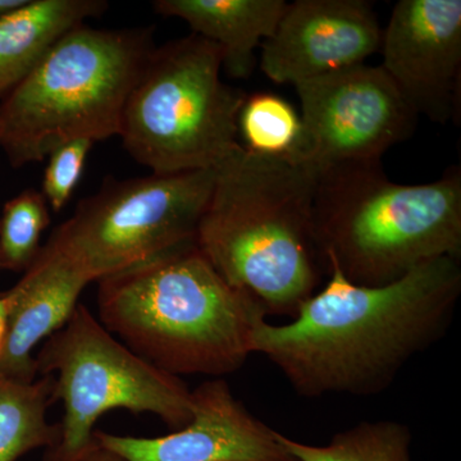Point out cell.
<instances>
[{
	"instance_id": "cell-23",
	"label": "cell",
	"mask_w": 461,
	"mask_h": 461,
	"mask_svg": "<svg viewBox=\"0 0 461 461\" xmlns=\"http://www.w3.org/2000/svg\"><path fill=\"white\" fill-rule=\"evenodd\" d=\"M3 332V311H2V302H0V339H2Z\"/></svg>"
},
{
	"instance_id": "cell-22",
	"label": "cell",
	"mask_w": 461,
	"mask_h": 461,
	"mask_svg": "<svg viewBox=\"0 0 461 461\" xmlns=\"http://www.w3.org/2000/svg\"><path fill=\"white\" fill-rule=\"evenodd\" d=\"M27 0H0V20L14 14L18 8L25 5Z\"/></svg>"
},
{
	"instance_id": "cell-2",
	"label": "cell",
	"mask_w": 461,
	"mask_h": 461,
	"mask_svg": "<svg viewBox=\"0 0 461 461\" xmlns=\"http://www.w3.org/2000/svg\"><path fill=\"white\" fill-rule=\"evenodd\" d=\"M317 173L240 147L215 168L196 247L268 315H294L320 285L312 212Z\"/></svg>"
},
{
	"instance_id": "cell-10",
	"label": "cell",
	"mask_w": 461,
	"mask_h": 461,
	"mask_svg": "<svg viewBox=\"0 0 461 461\" xmlns=\"http://www.w3.org/2000/svg\"><path fill=\"white\" fill-rule=\"evenodd\" d=\"M381 67L409 107L437 123L460 108V0H402L382 33Z\"/></svg>"
},
{
	"instance_id": "cell-9",
	"label": "cell",
	"mask_w": 461,
	"mask_h": 461,
	"mask_svg": "<svg viewBox=\"0 0 461 461\" xmlns=\"http://www.w3.org/2000/svg\"><path fill=\"white\" fill-rule=\"evenodd\" d=\"M295 87L300 132L286 157L317 175L342 163L381 160L414 132L418 115L381 66L348 67Z\"/></svg>"
},
{
	"instance_id": "cell-7",
	"label": "cell",
	"mask_w": 461,
	"mask_h": 461,
	"mask_svg": "<svg viewBox=\"0 0 461 461\" xmlns=\"http://www.w3.org/2000/svg\"><path fill=\"white\" fill-rule=\"evenodd\" d=\"M38 375L54 378L53 402H63L60 439L42 461H85L96 446L94 426L104 412H151L180 429L193 412L180 377L142 359L95 320L83 304L35 357Z\"/></svg>"
},
{
	"instance_id": "cell-4",
	"label": "cell",
	"mask_w": 461,
	"mask_h": 461,
	"mask_svg": "<svg viewBox=\"0 0 461 461\" xmlns=\"http://www.w3.org/2000/svg\"><path fill=\"white\" fill-rule=\"evenodd\" d=\"M312 224L321 266L384 286L436 258L461 257V171L426 185L390 181L381 160L317 175Z\"/></svg>"
},
{
	"instance_id": "cell-17",
	"label": "cell",
	"mask_w": 461,
	"mask_h": 461,
	"mask_svg": "<svg viewBox=\"0 0 461 461\" xmlns=\"http://www.w3.org/2000/svg\"><path fill=\"white\" fill-rule=\"evenodd\" d=\"M278 438L297 461H411V430L396 420L360 421L321 446Z\"/></svg>"
},
{
	"instance_id": "cell-16",
	"label": "cell",
	"mask_w": 461,
	"mask_h": 461,
	"mask_svg": "<svg viewBox=\"0 0 461 461\" xmlns=\"http://www.w3.org/2000/svg\"><path fill=\"white\" fill-rule=\"evenodd\" d=\"M53 386L51 375L32 382L0 377V461H17L30 451L56 447L59 423L47 420Z\"/></svg>"
},
{
	"instance_id": "cell-13",
	"label": "cell",
	"mask_w": 461,
	"mask_h": 461,
	"mask_svg": "<svg viewBox=\"0 0 461 461\" xmlns=\"http://www.w3.org/2000/svg\"><path fill=\"white\" fill-rule=\"evenodd\" d=\"M89 284L56 249L41 248L16 286L0 295V377L35 381L33 348L65 326Z\"/></svg>"
},
{
	"instance_id": "cell-19",
	"label": "cell",
	"mask_w": 461,
	"mask_h": 461,
	"mask_svg": "<svg viewBox=\"0 0 461 461\" xmlns=\"http://www.w3.org/2000/svg\"><path fill=\"white\" fill-rule=\"evenodd\" d=\"M238 126L248 150L264 156H288L299 136L300 117L281 96L257 93L245 99Z\"/></svg>"
},
{
	"instance_id": "cell-20",
	"label": "cell",
	"mask_w": 461,
	"mask_h": 461,
	"mask_svg": "<svg viewBox=\"0 0 461 461\" xmlns=\"http://www.w3.org/2000/svg\"><path fill=\"white\" fill-rule=\"evenodd\" d=\"M93 144L89 140L66 142L48 157L41 194L51 211L58 213L68 204L81 180Z\"/></svg>"
},
{
	"instance_id": "cell-3",
	"label": "cell",
	"mask_w": 461,
	"mask_h": 461,
	"mask_svg": "<svg viewBox=\"0 0 461 461\" xmlns=\"http://www.w3.org/2000/svg\"><path fill=\"white\" fill-rule=\"evenodd\" d=\"M99 321L160 371L221 378L251 351L262 306L242 293L194 244L103 278Z\"/></svg>"
},
{
	"instance_id": "cell-8",
	"label": "cell",
	"mask_w": 461,
	"mask_h": 461,
	"mask_svg": "<svg viewBox=\"0 0 461 461\" xmlns=\"http://www.w3.org/2000/svg\"><path fill=\"white\" fill-rule=\"evenodd\" d=\"M215 169L105 178L47 244L87 281H100L196 241Z\"/></svg>"
},
{
	"instance_id": "cell-11",
	"label": "cell",
	"mask_w": 461,
	"mask_h": 461,
	"mask_svg": "<svg viewBox=\"0 0 461 461\" xmlns=\"http://www.w3.org/2000/svg\"><path fill=\"white\" fill-rule=\"evenodd\" d=\"M193 412L186 426L154 438L95 430L100 447L123 461H297L278 432L254 417L222 378L191 391Z\"/></svg>"
},
{
	"instance_id": "cell-18",
	"label": "cell",
	"mask_w": 461,
	"mask_h": 461,
	"mask_svg": "<svg viewBox=\"0 0 461 461\" xmlns=\"http://www.w3.org/2000/svg\"><path fill=\"white\" fill-rule=\"evenodd\" d=\"M50 208L41 191L26 189L8 200L0 217V269L23 272L41 250L42 232L50 224Z\"/></svg>"
},
{
	"instance_id": "cell-14",
	"label": "cell",
	"mask_w": 461,
	"mask_h": 461,
	"mask_svg": "<svg viewBox=\"0 0 461 461\" xmlns=\"http://www.w3.org/2000/svg\"><path fill=\"white\" fill-rule=\"evenodd\" d=\"M163 17L185 21L193 33L223 51V67L233 78H248L257 65L256 50L271 38L287 7L285 0H157Z\"/></svg>"
},
{
	"instance_id": "cell-1",
	"label": "cell",
	"mask_w": 461,
	"mask_h": 461,
	"mask_svg": "<svg viewBox=\"0 0 461 461\" xmlns=\"http://www.w3.org/2000/svg\"><path fill=\"white\" fill-rule=\"evenodd\" d=\"M293 321L263 320L253 354L275 364L303 397L375 396L412 357L444 338L461 295V266L442 257L384 286H362L336 268Z\"/></svg>"
},
{
	"instance_id": "cell-21",
	"label": "cell",
	"mask_w": 461,
	"mask_h": 461,
	"mask_svg": "<svg viewBox=\"0 0 461 461\" xmlns=\"http://www.w3.org/2000/svg\"><path fill=\"white\" fill-rule=\"evenodd\" d=\"M85 461H123L117 455L111 453V451L105 450V448L100 447L98 444H96L94 450L91 451L89 456L86 457Z\"/></svg>"
},
{
	"instance_id": "cell-12",
	"label": "cell",
	"mask_w": 461,
	"mask_h": 461,
	"mask_svg": "<svg viewBox=\"0 0 461 461\" xmlns=\"http://www.w3.org/2000/svg\"><path fill=\"white\" fill-rule=\"evenodd\" d=\"M381 39L377 14L366 0H296L262 42L260 69L273 83L295 86L362 65Z\"/></svg>"
},
{
	"instance_id": "cell-5",
	"label": "cell",
	"mask_w": 461,
	"mask_h": 461,
	"mask_svg": "<svg viewBox=\"0 0 461 461\" xmlns=\"http://www.w3.org/2000/svg\"><path fill=\"white\" fill-rule=\"evenodd\" d=\"M153 27L66 33L0 103V148L14 168L75 140L120 136L124 105L153 51Z\"/></svg>"
},
{
	"instance_id": "cell-6",
	"label": "cell",
	"mask_w": 461,
	"mask_h": 461,
	"mask_svg": "<svg viewBox=\"0 0 461 461\" xmlns=\"http://www.w3.org/2000/svg\"><path fill=\"white\" fill-rule=\"evenodd\" d=\"M223 51L196 33L154 48L124 105L123 148L153 175L218 168L239 144L247 94L221 78Z\"/></svg>"
},
{
	"instance_id": "cell-15",
	"label": "cell",
	"mask_w": 461,
	"mask_h": 461,
	"mask_svg": "<svg viewBox=\"0 0 461 461\" xmlns=\"http://www.w3.org/2000/svg\"><path fill=\"white\" fill-rule=\"evenodd\" d=\"M107 8L104 0H27L0 20V96L23 83L66 33Z\"/></svg>"
}]
</instances>
